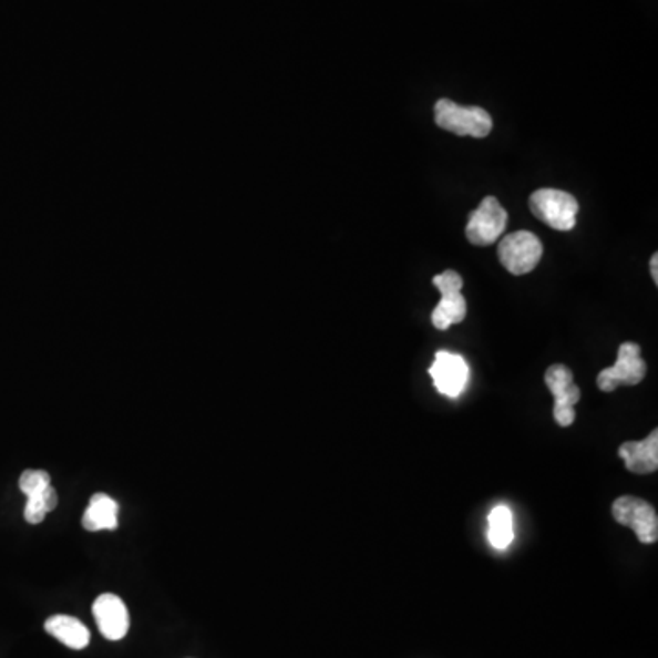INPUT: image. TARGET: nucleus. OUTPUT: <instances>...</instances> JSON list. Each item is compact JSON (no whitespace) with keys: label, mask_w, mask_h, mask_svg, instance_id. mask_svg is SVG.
Here are the masks:
<instances>
[{"label":"nucleus","mask_w":658,"mask_h":658,"mask_svg":"<svg viewBox=\"0 0 658 658\" xmlns=\"http://www.w3.org/2000/svg\"><path fill=\"white\" fill-rule=\"evenodd\" d=\"M528 207L539 222L562 233L575 227L580 210L575 196L558 188H539L531 194Z\"/></svg>","instance_id":"1"},{"label":"nucleus","mask_w":658,"mask_h":658,"mask_svg":"<svg viewBox=\"0 0 658 658\" xmlns=\"http://www.w3.org/2000/svg\"><path fill=\"white\" fill-rule=\"evenodd\" d=\"M435 123L455 136L486 137L492 131V117L480 106H460L454 101L439 100Z\"/></svg>","instance_id":"2"},{"label":"nucleus","mask_w":658,"mask_h":658,"mask_svg":"<svg viewBox=\"0 0 658 658\" xmlns=\"http://www.w3.org/2000/svg\"><path fill=\"white\" fill-rule=\"evenodd\" d=\"M544 255V246L538 236L528 230H516L505 236L497 246V256L502 266L512 275L522 277L538 266Z\"/></svg>","instance_id":"3"},{"label":"nucleus","mask_w":658,"mask_h":658,"mask_svg":"<svg viewBox=\"0 0 658 658\" xmlns=\"http://www.w3.org/2000/svg\"><path fill=\"white\" fill-rule=\"evenodd\" d=\"M648 366L640 357V346L635 342H624L618 348V359L611 368L602 370L596 377V384L602 392H615L618 387H635L646 377Z\"/></svg>","instance_id":"4"},{"label":"nucleus","mask_w":658,"mask_h":658,"mask_svg":"<svg viewBox=\"0 0 658 658\" xmlns=\"http://www.w3.org/2000/svg\"><path fill=\"white\" fill-rule=\"evenodd\" d=\"M434 286L441 292V302L432 313V325L435 328L449 329L450 326L461 325L466 317V300L463 297V277L460 273L446 269L434 277Z\"/></svg>","instance_id":"5"},{"label":"nucleus","mask_w":658,"mask_h":658,"mask_svg":"<svg viewBox=\"0 0 658 658\" xmlns=\"http://www.w3.org/2000/svg\"><path fill=\"white\" fill-rule=\"evenodd\" d=\"M613 517L624 527L631 528L640 544H657L658 516L648 502L635 496L618 497L617 502L613 503Z\"/></svg>","instance_id":"6"},{"label":"nucleus","mask_w":658,"mask_h":658,"mask_svg":"<svg viewBox=\"0 0 658 658\" xmlns=\"http://www.w3.org/2000/svg\"><path fill=\"white\" fill-rule=\"evenodd\" d=\"M507 210L494 196H486L477 209L472 210L466 224V238L477 247L492 246L502 238L507 227Z\"/></svg>","instance_id":"7"},{"label":"nucleus","mask_w":658,"mask_h":658,"mask_svg":"<svg viewBox=\"0 0 658 658\" xmlns=\"http://www.w3.org/2000/svg\"><path fill=\"white\" fill-rule=\"evenodd\" d=\"M545 384L554 395V419L562 429L575 423V407L580 402V388L575 384L573 371L564 364H554L545 371Z\"/></svg>","instance_id":"8"},{"label":"nucleus","mask_w":658,"mask_h":658,"mask_svg":"<svg viewBox=\"0 0 658 658\" xmlns=\"http://www.w3.org/2000/svg\"><path fill=\"white\" fill-rule=\"evenodd\" d=\"M438 392L446 398H457L469 382V364L465 359L450 351H438L434 364L429 370Z\"/></svg>","instance_id":"9"},{"label":"nucleus","mask_w":658,"mask_h":658,"mask_svg":"<svg viewBox=\"0 0 658 658\" xmlns=\"http://www.w3.org/2000/svg\"><path fill=\"white\" fill-rule=\"evenodd\" d=\"M92 611L103 637L109 640H121L126 637L131 627V617L126 611L125 602L121 600L120 596L110 595V593L97 596Z\"/></svg>","instance_id":"10"},{"label":"nucleus","mask_w":658,"mask_h":658,"mask_svg":"<svg viewBox=\"0 0 658 658\" xmlns=\"http://www.w3.org/2000/svg\"><path fill=\"white\" fill-rule=\"evenodd\" d=\"M620 460L633 474H651L658 471V430L644 441H626L618 449Z\"/></svg>","instance_id":"11"},{"label":"nucleus","mask_w":658,"mask_h":658,"mask_svg":"<svg viewBox=\"0 0 658 658\" xmlns=\"http://www.w3.org/2000/svg\"><path fill=\"white\" fill-rule=\"evenodd\" d=\"M44 629L70 649H84L90 644L89 627L69 615H53L44 621Z\"/></svg>","instance_id":"12"},{"label":"nucleus","mask_w":658,"mask_h":658,"mask_svg":"<svg viewBox=\"0 0 658 658\" xmlns=\"http://www.w3.org/2000/svg\"><path fill=\"white\" fill-rule=\"evenodd\" d=\"M120 505L109 494H94L90 497L89 508L83 514V527L90 533L95 531H115L117 528Z\"/></svg>","instance_id":"13"},{"label":"nucleus","mask_w":658,"mask_h":658,"mask_svg":"<svg viewBox=\"0 0 658 658\" xmlns=\"http://www.w3.org/2000/svg\"><path fill=\"white\" fill-rule=\"evenodd\" d=\"M514 539V523L511 508L505 505L494 508L489 516V542L497 551H505Z\"/></svg>","instance_id":"14"},{"label":"nucleus","mask_w":658,"mask_h":658,"mask_svg":"<svg viewBox=\"0 0 658 658\" xmlns=\"http://www.w3.org/2000/svg\"><path fill=\"white\" fill-rule=\"evenodd\" d=\"M58 492L53 491V486H47L42 491L33 492L28 496L27 508H24V517L28 523L37 525L47 517L48 512H52L58 507Z\"/></svg>","instance_id":"15"},{"label":"nucleus","mask_w":658,"mask_h":658,"mask_svg":"<svg viewBox=\"0 0 658 658\" xmlns=\"http://www.w3.org/2000/svg\"><path fill=\"white\" fill-rule=\"evenodd\" d=\"M52 483V477L47 471H27L22 472L21 480H19V486L21 491L30 496L33 492L42 491Z\"/></svg>","instance_id":"16"},{"label":"nucleus","mask_w":658,"mask_h":658,"mask_svg":"<svg viewBox=\"0 0 658 658\" xmlns=\"http://www.w3.org/2000/svg\"><path fill=\"white\" fill-rule=\"evenodd\" d=\"M649 269H651V277H654V282L658 284V255L655 253L654 258L649 261Z\"/></svg>","instance_id":"17"}]
</instances>
